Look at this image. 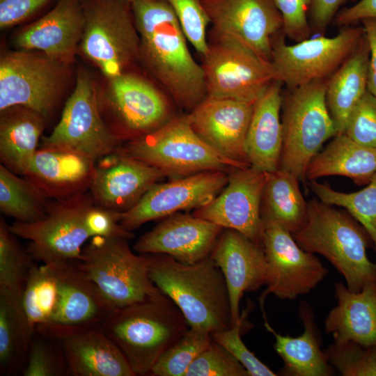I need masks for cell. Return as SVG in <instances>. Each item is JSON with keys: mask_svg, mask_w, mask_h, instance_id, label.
I'll use <instances>...</instances> for the list:
<instances>
[{"mask_svg": "<svg viewBox=\"0 0 376 376\" xmlns=\"http://www.w3.org/2000/svg\"><path fill=\"white\" fill-rule=\"evenodd\" d=\"M131 4L140 38L139 60L175 102L190 111L206 97L204 75L175 12L162 0Z\"/></svg>", "mask_w": 376, "mask_h": 376, "instance_id": "6da1fadb", "label": "cell"}, {"mask_svg": "<svg viewBox=\"0 0 376 376\" xmlns=\"http://www.w3.org/2000/svg\"><path fill=\"white\" fill-rule=\"evenodd\" d=\"M148 255L150 280L175 304L190 327L212 334L233 327L228 286L210 256L185 264L166 254Z\"/></svg>", "mask_w": 376, "mask_h": 376, "instance_id": "7a4b0ae2", "label": "cell"}, {"mask_svg": "<svg viewBox=\"0 0 376 376\" xmlns=\"http://www.w3.org/2000/svg\"><path fill=\"white\" fill-rule=\"evenodd\" d=\"M136 375H150L162 354L189 328L181 311L162 292L111 311L101 324Z\"/></svg>", "mask_w": 376, "mask_h": 376, "instance_id": "3957f363", "label": "cell"}, {"mask_svg": "<svg viewBox=\"0 0 376 376\" xmlns=\"http://www.w3.org/2000/svg\"><path fill=\"white\" fill-rule=\"evenodd\" d=\"M292 234L304 250L327 259L343 275L350 290L359 292L376 280V263L366 253L373 245L370 237L346 210L313 198L308 201L304 223Z\"/></svg>", "mask_w": 376, "mask_h": 376, "instance_id": "277c9868", "label": "cell"}, {"mask_svg": "<svg viewBox=\"0 0 376 376\" xmlns=\"http://www.w3.org/2000/svg\"><path fill=\"white\" fill-rule=\"evenodd\" d=\"M122 237H91L76 267L97 288L113 311L162 291L148 274L150 255H137Z\"/></svg>", "mask_w": 376, "mask_h": 376, "instance_id": "5b68a950", "label": "cell"}, {"mask_svg": "<svg viewBox=\"0 0 376 376\" xmlns=\"http://www.w3.org/2000/svg\"><path fill=\"white\" fill-rule=\"evenodd\" d=\"M327 79L287 88L282 97L283 146L279 168L305 182L311 160L338 134L326 103Z\"/></svg>", "mask_w": 376, "mask_h": 376, "instance_id": "8992f818", "label": "cell"}, {"mask_svg": "<svg viewBox=\"0 0 376 376\" xmlns=\"http://www.w3.org/2000/svg\"><path fill=\"white\" fill-rule=\"evenodd\" d=\"M118 151L173 178L250 166L224 157L205 143L193 130L186 115L175 116L157 130L120 146Z\"/></svg>", "mask_w": 376, "mask_h": 376, "instance_id": "52a82bcc", "label": "cell"}, {"mask_svg": "<svg viewBox=\"0 0 376 376\" xmlns=\"http://www.w3.org/2000/svg\"><path fill=\"white\" fill-rule=\"evenodd\" d=\"M84 26L79 52L109 79L139 60L140 38L131 2L81 0Z\"/></svg>", "mask_w": 376, "mask_h": 376, "instance_id": "ba28073f", "label": "cell"}, {"mask_svg": "<svg viewBox=\"0 0 376 376\" xmlns=\"http://www.w3.org/2000/svg\"><path fill=\"white\" fill-rule=\"evenodd\" d=\"M94 203L89 191L51 200L44 218L31 223L15 221L10 228L28 241L26 249L33 260L53 266L75 263L91 238L86 214Z\"/></svg>", "mask_w": 376, "mask_h": 376, "instance_id": "9c48e42d", "label": "cell"}, {"mask_svg": "<svg viewBox=\"0 0 376 376\" xmlns=\"http://www.w3.org/2000/svg\"><path fill=\"white\" fill-rule=\"evenodd\" d=\"M202 56L206 97L254 104L276 80L271 62L237 40L211 31Z\"/></svg>", "mask_w": 376, "mask_h": 376, "instance_id": "30bf717a", "label": "cell"}, {"mask_svg": "<svg viewBox=\"0 0 376 376\" xmlns=\"http://www.w3.org/2000/svg\"><path fill=\"white\" fill-rule=\"evenodd\" d=\"M65 64L37 51L4 52L0 57V111L29 108L47 121L60 102Z\"/></svg>", "mask_w": 376, "mask_h": 376, "instance_id": "8fae6325", "label": "cell"}, {"mask_svg": "<svg viewBox=\"0 0 376 376\" xmlns=\"http://www.w3.org/2000/svg\"><path fill=\"white\" fill-rule=\"evenodd\" d=\"M99 104L104 120L121 143L148 134L175 116L166 96L144 78L127 72L109 79Z\"/></svg>", "mask_w": 376, "mask_h": 376, "instance_id": "7c38bea8", "label": "cell"}, {"mask_svg": "<svg viewBox=\"0 0 376 376\" xmlns=\"http://www.w3.org/2000/svg\"><path fill=\"white\" fill-rule=\"evenodd\" d=\"M40 144L39 148L75 152L95 162L120 147L121 142L103 119L99 95L88 72L79 71L60 120L50 134L42 138Z\"/></svg>", "mask_w": 376, "mask_h": 376, "instance_id": "4fadbf2b", "label": "cell"}, {"mask_svg": "<svg viewBox=\"0 0 376 376\" xmlns=\"http://www.w3.org/2000/svg\"><path fill=\"white\" fill-rule=\"evenodd\" d=\"M364 36L363 26H344L334 37L287 45L278 33L272 40L271 63L276 80L294 88L328 79L350 56Z\"/></svg>", "mask_w": 376, "mask_h": 376, "instance_id": "5bb4252c", "label": "cell"}, {"mask_svg": "<svg viewBox=\"0 0 376 376\" xmlns=\"http://www.w3.org/2000/svg\"><path fill=\"white\" fill-rule=\"evenodd\" d=\"M261 243L268 263L267 288L259 301L265 315L264 302L269 294L280 299L293 300L313 290L328 270L314 253L304 250L292 233L277 222L262 219Z\"/></svg>", "mask_w": 376, "mask_h": 376, "instance_id": "9a60e30c", "label": "cell"}, {"mask_svg": "<svg viewBox=\"0 0 376 376\" xmlns=\"http://www.w3.org/2000/svg\"><path fill=\"white\" fill-rule=\"evenodd\" d=\"M227 182L226 172L209 171L157 182L135 205L120 213V224L132 232L148 221L198 209L212 201Z\"/></svg>", "mask_w": 376, "mask_h": 376, "instance_id": "2e32d148", "label": "cell"}, {"mask_svg": "<svg viewBox=\"0 0 376 376\" xmlns=\"http://www.w3.org/2000/svg\"><path fill=\"white\" fill-rule=\"evenodd\" d=\"M212 32L233 38L271 62L283 18L273 0H203Z\"/></svg>", "mask_w": 376, "mask_h": 376, "instance_id": "e0dca14e", "label": "cell"}, {"mask_svg": "<svg viewBox=\"0 0 376 376\" xmlns=\"http://www.w3.org/2000/svg\"><path fill=\"white\" fill-rule=\"evenodd\" d=\"M266 177L267 173L251 166L231 169L221 191L192 214L262 244L261 201Z\"/></svg>", "mask_w": 376, "mask_h": 376, "instance_id": "ac0fdd59", "label": "cell"}, {"mask_svg": "<svg viewBox=\"0 0 376 376\" xmlns=\"http://www.w3.org/2000/svg\"><path fill=\"white\" fill-rule=\"evenodd\" d=\"M59 277V299L56 312L35 333L59 340L63 336L101 327L113 311L95 285L75 263L56 266Z\"/></svg>", "mask_w": 376, "mask_h": 376, "instance_id": "d6986e66", "label": "cell"}, {"mask_svg": "<svg viewBox=\"0 0 376 376\" xmlns=\"http://www.w3.org/2000/svg\"><path fill=\"white\" fill-rule=\"evenodd\" d=\"M253 109L251 103L206 97L186 116L196 134L214 150L250 166L246 139Z\"/></svg>", "mask_w": 376, "mask_h": 376, "instance_id": "ffe728a7", "label": "cell"}, {"mask_svg": "<svg viewBox=\"0 0 376 376\" xmlns=\"http://www.w3.org/2000/svg\"><path fill=\"white\" fill-rule=\"evenodd\" d=\"M165 176L160 169L118 150L96 162L89 192L97 206L124 212Z\"/></svg>", "mask_w": 376, "mask_h": 376, "instance_id": "44dd1931", "label": "cell"}, {"mask_svg": "<svg viewBox=\"0 0 376 376\" xmlns=\"http://www.w3.org/2000/svg\"><path fill=\"white\" fill-rule=\"evenodd\" d=\"M210 256L225 278L233 326L241 318L240 304L244 293L267 285L268 263L263 246L237 230L224 228Z\"/></svg>", "mask_w": 376, "mask_h": 376, "instance_id": "7402d4cb", "label": "cell"}, {"mask_svg": "<svg viewBox=\"0 0 376 376\" xmlns=\"http://www.w3.org/2000/svg\"><path fill=\"white\" fill-rule=\"evenodd\" d=\"M224 228L194 215L167 217L136 242L140 254H166L185 264L208 257Z\"/></svg>", "mask_w": 376, "mask_h": 376, "instance_id": "603a6c76", "label": "cell"}, {"mask_svg": "<svg viewBox=\"0 0 376 376\" xmlns=\"http://www.w3.org/2000/svg\"><path fill=\"white\" fill-rule=\"evenodd\" d=\"M84 26L81 0H58L38 20L22 28L13 42L19 49L37 51L68 66L79 52Z\"/></svg>", "mask_w": 376, "mask_h": 376, "instance_id": "cb8c5ba5", "label": "cell"}, {"mask_svg": "<svg viewBox=\"0 0 376 376\" xmlns=\"http://www.w3.org/2000/svg\"><path fill=\"white\" fill-rule=\"evenodd\" d=\"M95 164L78 152L39 148L22 176L47 198L62 199L89 191Z\"/></svg>", "mask_w": 376, "mask_h": 376, "instance_id": "d4e9b609", "label": "cell"}, {"mask_svg": "<svg viewBox=\"0 0 376 376\" xmlns=\"http://www.w3.org/2000/svg\"><path fill=\"white\" fill-rule=\"evenodd\" d=\"M337 304L324 320L327 334L334 342L354 341L376 348V280L359 292L341 282L334 284Z\"/></svg>", "mask_w": 376, "mask_h": 376, "instance_id": "484cf974", "label": "cell"}, {"mask_svg": "<svg viewBox=\"0 0 376 376\" xmlns=\"http://www.w3.org/2000/svg\"><path fill=\"white\" fill-rule=\"evenodd\" d=\"M282 83L273 81L253 104L246 139L250 166L268 173L279 168L283 146Z\"/></svg>", "mask_w": 376, "mask_h": 376, "instance_id": "4316f807", "label": "cell"}, {"mask_svg": "<svg viewBox=\"0 0 376 376\" xmlns=\"http://www.w3.org/2000/svg\"><path fill=\"white\" fill-rule=\"evenodd\" d=\"M58 341L70 375L136 376L121 350L101 327L63 336Z\"/></svg>", "mask_w": 376, "mask_h": 376, "instance_id": "83f0119b", "label": "cell"}, {"mask_svg": "<svg viewBox=\"0 0 376 376\" xmlns=\"http://www.w3.org/2000/svg\"><path fill=\"white\" fill-rule=\"evenodd\" d=\"M299 317L304 327L297 337L281 335L269 324L266 318L265 327L275 338L274 348L283 361L282 375L289 376H330L334 370L329 363L324 351L320 349L321 341L314 322L311 306L301 302Z\"/></svg>", "mask_w": 376, "mask_h": 376, "instance_id": "f1b7e54d", "label": "cell"}, {"mask_svg": "<svg viewBox=\"0 0 376 376\" xmlns=\"http://www.w3.org/2000/svg\"><path fill=\"white\" fill-rule=\"evenodd\" d=\"M47 121L33 110L13 106L0 111V160L23 175L36 151Z\"/></svg>", "mask_w": 376, "mask_h": 376, "instance_id": "f546056e", "label": "cell"}, {"mask_svg": "<svg viewBox=\"0 0 376 376\" xmlns=\"http://www.w3.org/2000/svg\"><path fill=\"white\" fill-rule=\"evenodd\" d=\"M376 174V148L361 145L345 133L338 134L309 162L305 180L339 175L366 185Z\"/></svg>", "mask_w": 376, "mask_h": 376, "instance_id": "4dcf8cb0", "label": "cell"}, {"mask_svg": "<svg viewBox=\"0 0 376 376\" xmlns=\"http://www.w3.org/2000/svg\"><path fill=\"white\" fill-rule=\"evenodd\" d=\"M369 47L365 35L350 56L328 78L326 103L338 134L345 133L350 116L368 91Z\"/></svg>", "mask_w": 376, "mask_h": 376, "instance_id": "1f68e13d", "label": "cell"}, {"mask_svg": "<svg viewBox=\"0 0 376 376\" xmlns=\"http://www.w3.org/2000/svg\"><path fill=\"white\" fill-rule=\"evenodd\" d=\"M34 334L24 311L22 295L0 289L1 375L22 373Z\"/></svg>", "mask_w": 376, "mask_h": 376, "instance_id": "d6a6232c", "label": "cell"}, {"mask_svg": "<svg viewBox=\"0 0 376 376\" xmlns=\"http://www.w3.org/2000/svg\"><path fill=\"white\" fill-rule=\"evenodd\" d=\"M299 179L278 169L267 173L261 201V217L273 220L293 233L304 223L308 210Z\"/></svg>", "mask_w": 376, "mask_h": 376, "instance_id": "836d02e7", "label": "cell"}, {"mask_svg": "<svg viewBox=\"0 0 376 376\" xmlns=\"http://www.w3.org/2000/svg\"><path fill=\"white\" fill-rule=\"evenodd\" d=\"M59 277L56 266L33 264L22 292V305L31 329L47 324L53 318L59 299Z\"/></svg>", "mask_w": 376, "mask_h": 376, "instance_id": "e575fe53", "label": "cell"}, {"mask_svg": "<svg viewBox=\"0 0 376 376\" xmlns=\"http://www.w3.org/2000/svg\"><path fill=\"white\" fill-rule=\"evenodd\" d=\"M0 165V211L16 221L31 223L44 218L50 199L24 176Z\"/></svg>", "mask_w": 376, "mask_h": 376, "instance_id": "d590c367", "label": "cell"}, {"mask_svg": "<svg viewBox=\"0 0 376 376\" xmlns=\"http://www.w3.org/2000/svg\"><path fill=\"white\" fill-rule=\"evenodd\" d=\"M308 186L322 202L349 212L367 231L376 253V174L366 187L354 192L336 191L316 180H310Z\"/></svg>", "mask_w": 376, "mask_h": 376, "instance_id": "8d00e7d4", "label": "cell"}, {"mask_svg": "<svg viewBox=\"0 0 376 376\" xmlns=\"http://www.w3.org/2000/svg\"><path fill=\"white\" fill-rule=\"evenodd\" d=\"M13 233L5 219L0 217V289L22 295L33 259Z\"/></svg>", "mask_w": 376, "mask_h": 376, "instance_id": "74e56055", "label": "cell"}, {"mask_svg": "<svg viewBox=\"0 0 376 376\" xmlns=\"http://www.w3.org/2000/svg\"><path fill=\"white\" fill-rule=\"evenodd\" d=\"M212 340L210 332L190 327L162 354L150 375L185 376L193 361Z\"/></svg>", "mask_w": 376, "mask_h": 376, "instance_id": "f35d334b", "label": "cell"}, {"mask_svg": "<svg viewBox=\"0 0 376 376\" xmlns=\"http://www.w3.org/2000/svg\"><path fill=\"white\" fill-rule=\"evenodd\" d=\"M324 351L331 366L343 376H376V348L354 341L334 342Z\"/></svg>", "mask_w": 376, "mask_h": 376, "instance_id": "ab89813d", "label": "cell"}, {"mask_svg": "<svg viewBox=\"0 0 376 376\" xmlns=\"http://www.w3.org/2000/svg\"><path fill=\"white\" fill-rule=\"evenodd\" d=\"M70 374L60 343L55 339L34 334L25 366L24 376H63Z\"/></svg>", "mask_w": 376, "mask_h": 376, "instance_id": "60d3db41", "label": "cell"}, {"mask_svg": "<svg viewBox=\"0 0 376 376\" xmlns=\"http://www.w3.org/2000/svg\"><path fill=\"white\" fill-rule=\"evenodd\" d=\"M175 12L187 40L203 56L207 49V29L210 23L203 0H162Z\"/></svg>", "mask_w": 376, "mask_h": 376, "instance_id": "b9f144b4", "label": "cell"}, {"mask_svg": "<svg viewBox=\"0 0 376 376\" xmlns=\"http://www.w3.org/2000/svg\"><path fill=\"white\" fill-rule=\"evenodd\" d=\"M185 376H249L244 367L224 347L214 342L193 361Z\"/></svg>", "mask_w": 376, "mask_h": 376, "instance_id": "7bdbcfd3", "label": "cell"}, {"mask_svg": "<svg viewBox=\"0 0 376 376\" xmlns=\"http://www.w3.org/2000/svg\"><path fill=\"white\" fill-rule=\"evenodd\" d=\"M246 312L232 327L212 333V340L228 350L246 370L249 376H275L267 366L259 360L241 338L242 325Z\"/></svg>", "mask_w": 376, "mask_h": 376, "instance_id": "ee69618b", "label": "cell"}, {"mask_svg": "<svg viewBox=\"0 0 376 376\" xmlns=\"http://www.w3.org/2000/svg\"><path fill=\"white\" fill-rule=\"evenodd\" d=\"M345 134L361 145L376 148V96L366 91L353 110Z\"/></svg>", "mask_w": 376, "mask_h": 376, "instance_id": "f6af8a7d", "label": "cell"}, {"mask_svg": "<svg viewBox=\"0 0 376 376\" xmlns=\"http://www.w3.org/2000/svg\"><path fill=\"white\" fill-rule=\"evenodd\" d=\"M312 0H273L283 18L282 32L295 42L307 39L311 33L308 13Z\"/></svg>", "mask_w": 376, "mask_h": 376, "instance_id": "bcb514c9", "label": "cell"}, {"mask_svg": "<svg viewBox=\"0 0 376 376\" xmlns=\"http://www.w3.org/2000/svg\"><path fill=\"white\" fill-rule=\"evenodd\" d=\"M52 0H0V28L24 22Z\"/></svg>", "mask_w": 376, "mask_h": 376, "instance_id": "7dc6e473", "label": "cell"}, {"mask_svg": "<svg viewBox=\"0 0 376 376\" xmlns=\"http://www.w3.org/2000/svg\"><path fill=\"white\" fill-rule=\"evenodd\" d=\"M346 0H312L308 19L311 31L323 33Z\"/></svg>", "mask_w": 376, "mask_h": 376, "instance_id": "c3c4849f", "label": "cell"}, {"mask_svg": "<svg viewBox=\"0 0 376 376\" xmlns=\"http://www.w3.org/2000/svg\"><path fill=\"white\" fill-rule=\"evenodd\" d=\"M367 18L376 19V0H361L338 11L334 17L338 26H347Z\"/></svg>", "mask_w": 376, "mask_h": 376, "instance_id": "681fc988", "label": "cell"}, {"mask_svg": "<svg viewBox=\"0 0 376 376\" xmlns=\"http://www.w3.org/2000/svg\"><path fill=\"white\" fill-rule=\"evenodd\" d=\"M361 22L369 47L367 89L376 96V19L367 18Z\"/></svg>", "mask_w": 376, "mask_h": 376, "instance_id": "f907efd6", "label": "cell"}, {"mask_svg": "<svg viewBox=\"0 0 376 376\" xmlns=\"http://www.w3.org/2000/svg\"><path fill=\"white\" fill-rule=\"evenodd\" d=\"M127 1H130V2H131V3H132L133 1H136V0H127Z\"/></svg>", "mask_w": 376, "mask_h": 376, "instance_id": "816d5d0a", "label": "cell"}]
</instances>
